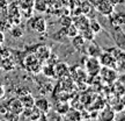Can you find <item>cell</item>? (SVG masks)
Here are the masks:
<instances>
[{"instance_id": "1", "label": "cell", "mask_w": 125, "mask_h": 121, "mask_svg": "<svg viewBox=\"0 0 125 121\" xmlns=\"http://www.w3.org/2000/svg\"><path fill=\"white\" fill-rule=\"evenodd\" d=\"M86 70L92 76H96L101 71V63L97 59V57L89 56L86 61Z\"/></svg>"}, {"instance_id": "2", "label": "cell", "mask_w": 125, "mask_h": 121, "mask_svg": "<svg viewBox=\"0 0 125 121\" xmlns=\"http://www.w3.org/2000/svg\"><path fill=\"white\" fill-rule=\"evenodd\" d=\"M115 5L111 4L109 0H98L96 4V11L102 15H111L114 13Z\"/></svg>"}, {"instance_id": "3", "label": "cell", "mask_w": 125, "mask_h": 121, "mask_svg": "<svg viewBox=\"0 0 125 121\" xmlns=\"http://www.w3.org/2000/svg\"><path fill=\"white\" fill-rule=\"evenodd\" d=\"M100 57V63L101 65L105 67H111V69H116L117 67V61L115 58V56L110 53H101V55L98 56Z\"/></svg>"}, {"instance_id": "4", "label": "cell", "mask_w": 125, "mask_h": 121, "mask_svg": "<svg viewBox=\"0 0 125 121\" xmlns=\"http://www.w3.org/2000/svg\"><path fill=\"white\" fill-rule=\"evenodd\" d=\"M28 26L31 27L30 29L37 31V33H44V31L46 30V21H45V19H43L42 16L30 19Z\"/></svg>"}, {"instance_id": "5", "label": "cell", "mask_w": 125, "mask_h": 121, "mask_svg": "<svg viewBox=\"0 0 125 121\" xmlns=\"http://www.w3.org/2000/svg\"><path fill=\"white\" fill-rule=\"evenodd\" d=\"M72 23L78 28V30L80 33V31H82L83 29L89 27V19L87 18L86 15H83V14H79V15H75V16L73 18Z\"/></svg>"}, {"instance_id": "6", "label": "cell", "mask_w": 125, "mask_h": 121, "mask_svg": "<svg viewBox=\"0 0 125 121\" xmlns=\"http://www.w3.org/2000/svg\"><path fill=\"white\" fill-rule=\"evenodd\" d=\"M7 106H8V109L10 112L15 113L18 115H21V112L23 111L22 103L19 98H12L7 100Z\"/></svg>"}, {"instance_id": "7", "label": "cell", "mask_w": 125, "mask_h": 121, "mask_svg": "<svg viewBox=\"0 0 125 121\" xmlns=\"http://www.w3.org/2000/svg\"><path fill=\"white\" fill-rule=\"evenodd\" d=\"M34 106H35L40 112L43 113V114H45L48 111H50L49 100L46 98H44V97H40V98L35 99V105H34Z\"/></svg>"}, {"instance_id": "8", "label": "cell", "mask_w": 125, "mask_h": 121, "mask_svg": "<svg viewBox=\"0 0 125 121\" xmlns=\"http://www.w3.org/2000/svg\"><path fill=\"white\" fill-rule=\"evenodd\" d=\"M19 99L21 100L23 108H31V107H34V105H35V98L30 94V92L24 93L23 95L19 97Z\"/></svg>"}, {"instance_id": "9", "label": "cell", "mask_w": 125, "mask_h": 121, "mask_svg": "<svg viewBox=\"0 0 125 121\" xmlns=\"http://www.w3.org/2000/svg\"><path fill=\"white\" fill-rule=\"evenodd\" d=\"M51 56V49H50L48 45H41L38 49L36 50V57L38 59L45 61Z\"/></svg>"}, {"instance_id": "10", "label": "cell", "mask_w": 125, "mask_h": 121, "mask_svg": "<svg viewBox=\"0 0 125 121\" xmlns=\"http://www.w3.org/2000/svg\"><path fill=\"white\" fill-rule=\"evenodd\" d=\"M86 41L85 39L81 36V34H78L74 37H72V45L74 47L75 50H82V48L85 47Z\"/></svg>"}, {"instance_id": "11", "label": "cell", "mask_w": 125, "mask_h": 121, "mask_svg": "<svg viewBox=\"0 0 125 121\" xmlns=\"http://www.w3.org/2000/svg\"><path fill=\"white\" fill-rule=\"evenodd\" d=\"M101 53H102V50L100 49V47L93 43V41H90V44L87 48V54L89 56H93V57H98L101 55Z\"/></svg>"}, {"instance_id": "12", "label": "cell", "mask_w": 125, "mask_h": 121, "mask_svg": "<svg viewBox=\"0 0 125 121\" xmlns=\"http://www.w3.org/2000/svg\"><path fill=\"white\" fill-rule=\"evenodd\" d=\"M80 11H81V13L83 14V15H86L87 18L89 19L92 12H94V7L89 4V2H88V1H83V2L81 4V6H80Z\"/></svg>"}, {"instance_id": "13", "label": "cell", "mask_w": 125, "mask_h": 121, "mask_svg": "<svg viewBox=\"0 0 125 121\" xmlns=\"http://www.w3.org/2000/svg\"><path fill=\"white\" fill-rule=\"evenodd\" d=\"M32 7L38 12H45L48 9V1L46 0H35Z\"/></svg>"}, {"instance_id": "14", "label": "cell", "mask_w": 125, "mask_h": 121, "mask_svg": "<svg viewBox=\"0 0 125 121\" xmlns=\"http://www.w3.org/2000/svg\"><path fill=\"white\" fill-rule=\"evenodd\" d=\"M89 29L92 31H93L94 34L96 35V34H98L100 31L102 30V28H101V25L98 23V21L96 20V19H89Z\"/></svg>"}, {"instance_id": "15", "label": "cell", "mask_w": 125, "mask_h": 121, "mask_svg": "<svg viewBox=\"0 0 125 121\" xmlns=\"http://www.w3.org/2000/svg\"><path fill=\"white\" fill-rule=\"evenodd\" d=\"M1 67L4 69L5 71H12L15 67V64H14V62L9 57H6V58H4L1 61Z\"/></svg>"}, {"instance_id": "16", "label": "cell", "mask_w": 125, "mask_h": 121, "mask_svg": "<svg viewBox=\"0 0 125 121\" xmlns=\"http://www.w3.org/2000/svg\"><path fill=\"white\" fill-rule=\"evenodd\" d=\"M64 30H65V34H66L67 37H71V39L79 34L78 28H76L73 23H71V25H68L67 27H65V28H64Z\"/></svg>"}, {"instance_id": "17", "label": "cell", "mask_w": 125, "mask_h": 121, "mask_svg": "<svg viewBox=\"0 0 125 121\" xmlns=\"http://www.w3.org/2000/svg\"><path fill=\"white\" fill-rule=\"evenodd\" d=\"M79 34H81V36L85 39V41H93L94 40V36H95V34H94L93 31L89 29V27L86 28V29H83L82 31H80Z\"/></svg>"}, {"instance_id": "18", "label": "cell", "mask_w": 125, "mask_h": 121, "mask_svg": "<svg viewBox=\"0 0 125 121\" xmlns=\"http://www.w3.org/2000/svg\"><path fill=\"white\" fill-rule=\"evenodd\" d=\"M10 34H12V36L15 37V39H20V37H22V35H23V30L21 27L14 26V27L10 28Z\"/></svg>"}, {"instance_id": "19", "label": "cell", "mask_w": 125, "mask_h": 121, "mask_svg": "<svg viewBox=\"0 0 125 121\" xmlns=\"http://www.w3.org/2000/svg\"><path fill=\"white\" fill-rule=\"evenodd\" d=\"M68 109H70V106H68L66 103H60L56 106V112L59 113L60 115H62V114H65Z\"/></svg>"}, {"instance_id": "20", "label": "cell", "mask_w": 125, "mask_h": 121, "mask_svg": "<svg viewBox=\"0 0 125 121\" xmlns=\"http://www.w3.org/2000/svg\"><path fill=\"white\" fill-rule=\"evenodd\" d=\"M110 112H114V111H112L111 108H105V109H104V112H102V115H101V119H103V120H105V119H107V120H111V119H114V118H115V115H112V114H110V115H109V113Z\"/></svg>"}, {"instance_id": "21", "label": "cell", "mask_w": 125, "mask_h": 121, "mask_svg": "<svg viewBox=\"0 0 125 121\" xmlns=\"http://www.w3.org/2000/svg\"><path fill=\"white\" fill-rule=\"evenodd\" d=\"M8 106H7V101L0 104V118H4L5 114L8 112Z\"/></svg>"}, {"instance_id": "22", "label": "cell", "mask_w": 125, "mask_h": 121, "mask_svg": "<svg viewBox=\"0 0 125 121\" xmlns=\"http://www.w3.org/2000/svg\"><path fill=\"white\" fill-rule=\"evenodd\" d=\"M34 1H35V0H21L22 8H24V9L32 8V6H34Z\"/></svg>"}, {"instance_id": "23", "label": "cell", "mask_w": 125, "mask_h": 121, "mask_svg": "<svg viewBox=\"0 0 125 121\" xmlns=\"http://www.w3.org/2000/svg\"><path fill=\"white\" fill-rule=\"evenodd\" d=\"M60 23H62V26L64 28L67 27L68 25L72 23V18H70V16H62V20L60 21Z\"/></svg>"}, {"instance_id": "24", "label": "cell", "mask_w": 125, "mask_h": 121, "mask_svg": "<svg viewBox=\"0 0 125 121\" xmlns=\"http://www.w3.org/2000/svg\"><path fill=\"white\" fill-rule=\"evenodd\" d=\"M5 97V87L4 85L0 84V99H2Z\"/></svg>"}, {"instance_id": "25", "label": "cell", "mask_w": 125, "mask_h": 121, "mask_svg": "<svg viewBox=\"0 0 125 121\" xmlns=\"http://www.w3.org/2000/svg\"><path fill=\"white\" fill-rule=\"evenodd\" d=\"M4 41H5V35L2 33V30H0V45L4 43Z\"/></svg>"}]
</instances>
